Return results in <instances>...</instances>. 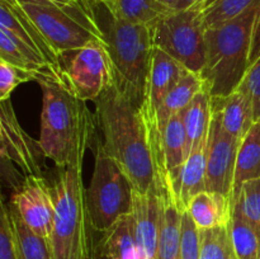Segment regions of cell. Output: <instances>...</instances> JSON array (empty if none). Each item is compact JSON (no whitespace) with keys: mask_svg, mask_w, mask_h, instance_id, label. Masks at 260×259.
Returning <instances> with one entry per match:
<instances>
[{"mask_svg":"<svg viewBox=\"0 0 260 259\" xmlns=\"http://www.w3.org/2000/svg\"><path fill=\"white\" fill-rule=\"evenodd\" d=\"M187 139L182 121V113L175 114L168 122L162 140L161 157H160L157 177L159 189L162 198L178 203L183 167L187 160L185 155Z\"/></svg>","mask_w":260,"mask_h":259,"instance_id":"5bb4252c","label":"cell"},{"mask_svg":"<svg viewBox=\"0 0 260 259\" xmlns=\"http://www.w3.org/2000/svg\"><path fill=\"white\" fill-rule=\"evenodd\" d=\"M207 182V146L190 152L183 167L180 177L179 197L177 207L182 212L187 211L190 200L206 190Z\"/></svg>","mask_w":260,"mask_h":259,"instance_id":"d4e9b609","label":"cell"},{"mask_svg":"<svg viewBox=\"0 0 260 259\" xmlns=\"http://www.w3.org/2000/svg\"><path fill=\"white\" fill-rule=\"evenodd\" d=\"M256 0H216L210 7L203 9L206 28H213L223 24L243 14Z\"/></svg>","mask_w":260,"mask_h":259,"instance_id":"4dcf8cb0","label":"cell"},{"mask_svg":"<svg viewBox=\"0 0 260 259\" xmlns=\"http://www.w3.org/2000/svg\"><path fill=\"white\" fill-rule=\"evenodd\" d=\"M162 5H165L167 8H169L170 10L174 9L175 4H177V0H159Z\"/></svg>","mask_w":260,"mask_h":259,"instance_id":"f35d334b","label":"cell"},{"mask_svg":"<svg viewBox=\"0 0 260 259\" xmlns=\"http://www.w3.org/2000/svg\"><path fill=\"white\" fill-rule=\"evenodd\" d=\"M256 179H260V121L251 126L239 146L233 196L244 183Z\"/></svg>","mask_w":260,"mask_h":259,"instance_id":"cb8c5ba5","label":"cell"},{"mask_svg":"<svg viewBox=\"0 0 260 259\" xmlns=\"http://www.w3.org/2000/svg\"><path fill=\"white\" fill-rule=\"evenodd\" d=\"M9 207L38 235L50 239L55 220L52 187L42 175H25L14 189Z\"/></svg>","mask_w":260,"mask_h":259,"instance_id":"8fae6325","label":"cell"},{"mask_svg":"<svg viewBox=\"0 0 260 259\" xmlns=\"http://www.w3.org/2000/svg\"><path fill=\"white\" fill-rule=\"evenodd\" d=\"M42 154L38 140L22 128L10 99L0 102V155L14 163L25 175H41L38 156ZM43 155V154H42Z\"/></svg>","mask_w":260,"mask_h":259,"instance_id":"4fadbf2b","label":"cell"},{"mask_svg":"<svg viewBox=\"0 0 260 259\" xmlns=\"http://www.w3.org/2000/svg\"><path fill=\"white\" fill-rule=\"evenodd\" d=\"M189 70H187L177 60L170 57L168 53L154 47L146 85H145L144 98L139 107L151 147L155 141L157 116H159L160 109H161L169 91L177 85L178 81Z\"/></svg>","mask_w":260,"mask_h":259,"instance_id":"30bf717a","label":"cell"},{"mask_svg":"<svg viewBox=\"0 0 260 259\" xmlns=\"http://www.w3.org/2000/svg\"><path fill=\"white\" fill-rule=\"evenodd\" d=\"M58 5H96V0H36Z\"/></svg>","mask_w":260,"mask_h":259,"instance_id":"74e56055","label":"cell"},{"mask_svg":"<svg viewBox=\"0 0 260 259\" xmlns=\"http://www.w3.org/2000/svg\"><path fill=\"white\" fill-rule=\"evenodd\" d=\"M200 259H238L229 226L200 230Z\"/></svg>","mask_w":260,"mask_h":259,"instance_id":"f1b7e54d","label":"cell"},{"mask_svg":"<svg viewBox=\"0 0 260 259\" xmlns=\"http://www.w3.org/2000/svg\"><path fill=\"white\" fill-rule=\"evenodd\" d=\"M0 27L12 32L37 51L60 74V56L17 0H0Z\"/></svg>","mask_w":260,"mask_h":259,"instance_id":"2e32d148","label":"cell"},{"mask_svg":"<svg viewBox=\"0 0 260 259\" xmlns=\"http://www.w3.org/2000/svg\"><path fill=\"white\" fill-rule=\"evenodd\" d=\"M17 2L58 56L93 43H106V33L96 17V5H58L36 0Z\"/></svg>","mask_w":260,"mask_h":259,"instance_id":"8992f818","label":"cell"},{"mask_svg":"<svg viewBox=\"0 0 260 259\" xmlns=\"http://www.w3.org/2000/svg\"><path fill=\"white\" fill-rule=\"evenodd\" d=\"M0 58L23 70L35 73L38 76L37 83L47 79L61 81L58 71L37 51L3 27H0Z\"/></svg>","mask_w":260,"mask_h":259,"instance_id":"ac0fdd59","label":"cell"},{"mask_svg":"<svg viewBox=\"0 0 260 259\" xmlns=\"http://www.w3.org/2000/svg\"><path fill=\"white\" fill-rule=\"evenodd\" d=\"M32 80H38L35 73L23 70L0 58V102L10 99V94L19 84Z\"/></svg>","mask_w":260,"mask_h":259,"instance_id":"1f68e13d","label":"cell"},{"mask_svg":"<svg viewBox=\"0 0 260 259\" xmlns=\"http://www.w3.org/2000/svg\"><path fill=\"white\" fill-rule=\"evenodd\" d=\"M61 83L84 102L95 101L114 83L106 43H93L60 55Z\"/></svg>","mask_w":260,"mask_h":259,"instance_id":"9c48e42d","label":"cell"},{"mask_svg":"<svg viewBox=\"0 0 260 259\" xmlns=\"http://www.w3.org/2000/svg\"><path fill=\"white\" fill-rule=\"evenodd\" d=\"M107 14L108 19L103 29L107 51L113 66L114 83L140 107L154 51L150 25L127 22L108 12Z\"/></svg>","mask_w":260,"mask_h":259,"instance_id":"5b68a950","label":"cell"},{"mask_svg":"<svg viewBox=\"0 0 260 259\" xmlns=\"http://www.w3.org/2000/svg\"><path fill=\"white\" fill-rule=\"evenodd\" d=\"M203 89H205V83H203L200 74L188 71L168 94L167 99H165L164 104L159 112V116H157L156 134H155V141L151 147L155 165H156V172L157 168H159L160 157H161L162 140H164V132L168 122L170 121L173 116L182 113L189 106L193 98Z\"/></svg>","mask_w":260,"mask_h":259,"instance_id":"e0dca14e","label":"cell"},{"mask_svg":"<svg viewBox=\"0 0 260 259\" xmlns=\"http://www.w3.org/2000/svg\"><path fill=\"white\" fill-rule=\"evenodd\" d=\"M152 45L182 63L187 70L201 74L206 62V28L203 8L170 12L150 24Z\"/></svg>","mask_w":260,"mask_h":259,"instance_id":"ba28073f","label":"cell"},{"mask_svg":"<svg viewBox=\"0 0 260 259\" xmlns=\"http://www.w3.org/2000/svg\"><path fill=\"white\" fill-rule=\"evenodd\" d=\"M231 200L260 235V179L244 183Z\"/></svg>","mask_w":260,"mask_h":259,"instance_id":"f546056e","label":"cell"},{"mask_svg":"<svg viewBox=\"0 0 260 259\" xmlns=\"http://www.w3.org/2000/svg\"><path fill=\"white\" fill-rule=\"evenodd\" d=\"M134 183L121 165L106 152L102 144L95 150L90 184L85 190L86 208L93 230L104 233L134 210Z\"/></svg>","mask_w":260,"mask_h":259,"instance_id":"52a82bcc","label":"cell"},{"mask_svg":"<svg viewBox=\"0 0 260 259\" xmlns=\"http://www.w3.org/2000/svg\"><path fill=\"white\" fill-rule=\"evenodd\" d=\"M132 218L140 259H157L164 198L160 192H135Z\"/></svg>","mask_w":260,"mask_h":259,"instance_id":"9a60e30c","label":"cell"},{"mask_svg":"<svg viewBox=\"0 0 260 259\" xmlns=\"http://www.w3.org/2000/svg\"><path fill=\"white\" fill-rule=\"evenodd\" d=\"M239 89H241L250 99L255 122L260 121V57L256 58L248 69Z\"/></svg>","mask_w":260,"mask_h":259,"instance_id":"e575fe53","label":"cell"},{"mask_svg":"<svg viewBox=\"0 0 260 259\" xmlns=\"http://www.w3.org/2000/svg\"><path fill=\"white\" fill-rule=\"evenodd\" d=\"M260 57V3L256 13L255 23H254L253 29V41H251V51H250V65ZM250 68V66H249Z\"/></svg>","mask_w":260,"mask_h":259,"instance_id":"d590c367","label":"cell"},{"mask_svg":"<svg viewBox=\"0 0 260 259\" xmlns=\"http://www.w3.org/2000/svg\"><path fill=\"white\" fill-rule=\"evenodd\" d=\"M259 3L256 0L239 17L206 30V62L200 75L212 98H223L235 91L250 66Z\"/></svg>","mask_w":260,"mask_h":259,"instance_id":"3957f363","label":"cell"},{"mask_svg":"<svg viewBox=\"0 0 260 259\" xmlns=\"http://www.w3.org/2000/svg\"><path fill=\"white\" fill-rule=\"evenodd\" d=\"M83 163H76L58 172L51 184L55 200V220L50 245L53 259H91L85 187L83 182Z\"/></svg>","mask_w":260,"mask_h":259,"instance_id":"277c9868","label":"cell"},{"mask_svg":"<svg viewBox=\"0 0 260 259\" xmlns=\"http://www.w3.org/2000/svg\"><path fill=\"white\" fill-rule=\"evenodd\" d=\"M9 215L22 259H53L48 239L33 233L10 207Z\"/></svg>","mask_w":260,"mask_h":259,"instance_id":"83f0119b","label":"cell"},{"mask_svg":"<svg viewBox=\"0 0 260 259\" xmlns=\"http://www.w3.org/2000/svg\"><path fill=\"white\" fill-rule=\"evenodd\" d=\"M182 259H200V229L187 211L182 216Z\"/></svg>","mask_w":260,"mask_h":259,"instance_id":"836d02e7","label":"cell"},{"mask_svg":"<svg viewBox=\"0 0 260 259\" xmlns=\"http://www.w3.org/2000/svg\"><path fill=\"white\" fill-rule=\"evenodd\" d=\"M113 17L137 24L150 25L173 12L159 0H96Z\"/></svg>","mask_w":260,"mask_h":259,"instance_id":"603a6c76","label":"cell"},{"mask_svg":"<svg viewBox=\"0 0 260 259\" xmlns=\"http://www.w3.org/2000/svg\"><path fill=\"white\" fill-rule=\"evenodd\" d=\"M240 140L230 136L222 128L217 114L212 111L207 144V182L206 190H213L233 197L236 157Z\"/></svg>","mask_w":260,"mask_h":259,"instance_id":"7c38bea8","label":"cell"},{"mask_svg":"<svg viewBox=\"0 0 260 259\" xmlns=\"http://www.w3.org/2000/svg\"><path fill=\"white\" fill-rule=\"evenodd\" d=\"M182 121L187 139L185 155L188 159L190 152L206 147L208 144L212 122V96L206 89L201 90L182 112Z\"/></svg>","mask_w":260,"mask_h":259,"instance_id":"44dd1931","label":"cell"},{"mask_svg":"<svg viewBox=\"0 0 260 259\" xmlns=\"http://www.w3.org/2000/svg\"><path fill=\"white\" fill-rule=\"evenodd\" d=\"M229 233L236 258L260 259V235L235 206H233Z\"/></svg>","mask_w":260,"mask_h":259,"instance_id":"4316f807","label":"cell"},{"mask_svg":"<svg viewBox=\"0 0 260 259\" xmlns=\"http://www.w3.org/2000/svg\"><path fill=\"white\" fill-rule=\"evenodd\" d=\"M0 259H22L15 238L14 228L9 215V207L2 205V222H0Z\"/></svg>","mask_w":260,"mask_h":259,"instance_id":"d6a6232c","label":"cell"},{"mask_svg":"<svg viewBox=\"0 0 260 259\" xmlns=\"http://www.w3.org/2000/svg\"><path fill=\"white\" fill-rule=\"evenodd\" d=\"M187 212L200 230L229 226L233 216V200L213 190H203L190 200Z\"/></svg>","mask_w":260,"mask_h":259,"instance_id":"7402d4cb","label":"cell"},{"mask_svg":"<svg viewBox=\"0 0 260 259\" xmlns=\"http://www.w3.org/2000/svg\"><path fill=\"white\" fill-rule=\"evenodd\" d=\"M38 84L43 91L38 139L43 156L58 169L81 161L95 132V116L60 80L47 79Z\"/></svg>","mask_w":260,"mask_h":259,"instance_id":"7a4b0ae2","label":"cell"},{"mask_svg":"<svg viewBox=\"0 0 260 259\" xmlns=\"http://www.w3.org/2000/svg\"><path fill=\"white\" fill-rule=\"evenodd\" d=\"M94 103L96 126L103 135L102 146L107 154L121 165L137 192H160L156 165L139 107L116 83Z\"/></svg>","mask_w":260,"mask_h":259,"instance_id":"6da1fadb","label":"cell"},{"mask_svg":"<svg viewBox=\"0 0 260 259\" xmlns=\"http://www.w3.org/2000/svg\"><path fill=\"white\" fill-rule=\"evenodd\" d=\"M212 111L217 114L222 128L240 141L255 123L250 99L239 88L228 96L212 98Z\"/></svg>","mask_w":260,"mask_h":259,"instance_id":"d6986e66","label":"cell"},{"mask_svg":"<svg viewBox=\"0 0 260 259\" xmlns=\"http://www.w3.org/2000/svg\"><path fill=\"white\" fill-rule=\"evenodd\" d=\"M91 259H140L132 215L102 233L98 243L93 245Z\"/></svg>","mask_w":260,"mask_h":259,"instance_id":"ffe728a7","label":"cell"},{"mask_svg":"<svg viewBox=\"0 0 260 259\" xmlns=\"http://www.w3.org/2000/svg\"><path fill=\"white\" fill-rule=\"evenodd\" d=\"M213 2H216V0H206V2L203 3V9H205V8H207V7H210V5L212 4Z\"/></svg>","mask_w":260,"mask_h":259,"instance_id":"ab89813d","label":"cell"},{"mask_svg":"<svg viewBox=\"0 0 260 259\" xmlns=\"http://www.w3.org/2000/svg\"><path fill=\"white\" fill-rule=\"evenodd\" d=\"M182 216L183 212L174 202L164 200V216L157 248V259H182Z\"/></svg>","mask_w":260,"mask_h":259,"instance_id":"484cf974","label":"cell"},{"mask_svg":"<svg viewBox=\"0 0 260 259\" xmlns=\"http://www.w3.org/2000/svg\"><path fill=\"white\" fill-rule=\"evenodd\" d=\"M205 2L206 0H177V4H175L173 10L174 12H182V10H187L194 7L203 8V3Z\"/></svg>","mask_w":260,"mask_h":259,"instance_id":"8d00e7d4","label":"cell"}]
</instances>
